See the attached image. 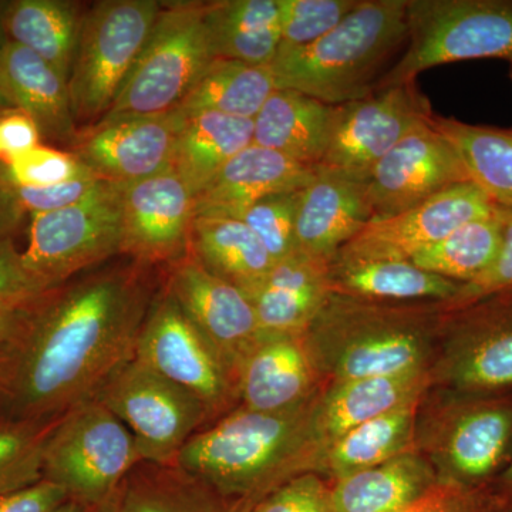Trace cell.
<instances>
[{"label": "cell", "mask_w": 512, "mask_h": 512, "mask_svg": "<svg viewBox=\"0 0 512 512\" xmlns=\"http://www.w3.org/2000/svg\"><path fill=\"white\" fill-rule=\"evenodd\" d=\"M150 308L133 268L94 272L45 293L0 349V420L52 421L133 359Z\"/></svg>", "instance_id": "6da1fadb"}, {"label": "cell", "mask_w": 512, "mask_h": 512, "mask_svg": "<svg viewBox=\"0 0 512 512\" xmlns=\"http://www.w3.org/2000/svg\"><path fill=\"white\" fill-rule=\"evenodd\" d=\"M315 406L309 400L278 413L241 407L197 431L171 468L210 493L259 500L311 463L319 444Z\"/></svg>", "instance_id": "7a4b0ae2"}, {"label": "cell", "mask_w": 512, "mask_h": 512, "mask_svg": "<svg viewBox=\"0 0 512 512\" xmlns=\"http://www.w3.org/2000/svg\"><path fill=\"white\" fill-rule=\"evenodd\" d=\"M443 309L437 302L366 301L332 293L305 332L315 366L335 383L406 375L424 369Z\"/></svg>", "instance_id": "3957f363"}, {"label": "cell", "mask_w": 512, "mask_h": 512, "mask_svg": "<svg viewBox=\"0 0 512 512\" xmlns=\"http://www.w3.org/2000/svg\"><path fill=\"white\" fill-rule=\"evenodd\" d=\"M407 0H359L328 35L299 49H278V89L340 106L375 93L376 74L406 45Z\"/></svg>", "instance_id": "277c9868"}, {"label": "cell", "mask_w": 512, "mask_h": 512, "mask_svg": "<svg viewBox=\"0 0 512 512\" xmlns=\"http://www.w3.org/2000/svg\"><path fill=\"white\" fill-rule=\"evenodd\" d=\"M406 25L403 55L375 92L416 83L441 64L512 59V0H407Z\"/></svg>", "instance_id": "5b68a950"}, {"label": "cell", "mask_w": 512, "mask_h": 512, "mask_svg": "<svg viewBox=\"0 0 512 512\" xmlns=\"http://www.w3.org/2000/svg\"><path fill=\"white\" fill-rule=\"evenodd\" d=\"M141 461L136 440L99 400H87L57 419L47 437L43 480L69 500L94 508L119 491Z\"/></svg>", "instance_id": "8992f818"}, {"label": "cell", "mask_w": 512, "mask_h": 512, "mask_svg": "<svg viewBox=\"0 0 512 512\" xmlns=\"http://www.w3.org/2000/svg\"><path fill=\"white\" fill-rule=\"evenodd\" d=\"M160 10L157 0H103L86 10L69 79L77 127L109 113Z\"/></svg>", "instance_id": "52a82bcc"}, {"label": "cell", "mask_w": 512, "mask_h": 512, "mask_svg": "<svg viewBox=\"0 0 512 512\" xmlns=\"http://www.w3.org/2000/svg\"><path fill=\"white\" fill-rule=\"evenodd\" d=\"M205 2H161L156 23L104 117L170 113L212 62Z\"/></svg>", "instance_id": "ba28073f"}, {"label": "cell", "mask_w": 512, "mask_h": 512, "mask_svg": "<svg viewBox=\"0 0 512 512\" xmlns=\"http://www.w3.org/2000/svg\"><path fill=\"white\" fill-rule=\"evenodd\" d=\"M121 185L101 181L83 200L60 210L30 215L23 261L49 289L79 272L121 255Z\"/></svg>", "instance_id": "9c48e42d"}, {"label": "cell", "mask_w": 512, "mask_h": 512, "mask_svg": "<svg viewBox=\"0 0 512 512\" xmlns=\"http://www.w3.org/2000/svg\"><path fill=\"white\" fill-rule=\"evenodd\" d=\"M99 400L136 440L141 461L173 467L175 458L210 416L198 397L136 357L100 387Z\"/></svg>", "instance_id": "30bf717a"}, {"label": "cell", "mask_w": 512, "mask_h": 512, "mask_svg": "<svg viewBox=\"0 0 512 512\" xmlns=\"http://www.w3.org/2000/svg\"><path fill=\"white\" fill-rule=\"evenodd\" d=\"M431 114L416 83L333 106L328 144L315 170L365 183L375 165Z\"/></svg>", "instance_id": "8fae6325"}, {"label": "cell", "mask_w": 512, "mask_h": 512, "mask_svg": "<svg viewBox=\"0 0 512 512\" xmlns=\"http://www.w3.org/2000/svg\"><path fill=\"white\" fill-rule=\"evenodd\" d=\"M134 357L198 397L210 416L237 394L220 356L167 289L150 303Z\"/></svg>", "instance_id": "7c38bea8"}, {"label": "cell", "mask_w": 512, "mask_h": 512, "mask_svg": "<svg viewBox=\"0 0 512 512\" xmlns=\"http://www.w3.org/2000/svg\"><path fill=\"white\" fill-rule=\"evenodd\" d=\"M498 210L478 185L457 184L409 210L370 221L333 262L412 261L461 225Z\"/></svg>", "instance_id": "4fadbf2b"}, {"label": "cell", "mask_w": 512, "mask_h": 512, "mask_svg": "<svg viewBox=\"0 0 512 512\" xmlns=\"http://www.w3.org/2000/svg\"><path fill=\"white\" fill-rule=\"evenodd\" d=\"M430 117L386 154L363 183L372 220L399 214L471 181L460 154L431 126Z\"/></svg>", "instance_id": "5bb4252c"}, {"label": "cell", "mask_w": 512, "mask_h": 512, "mask_svg": "<svg viewBox=\"0 0 512 512\" xmlns=\"http://www.w3.org/2000/svg\"><path fill=\"white\" fill-rule=\"evenodd\" d=\"M183 121L175 111L103 117L79 131L67 151L97 180L116 185L137 183L171 168Z\"/></svg>", "instance_id": "9a60e30c"}, {"label": "cell", "mask_w": 512, "mask_h": 512, "mask_svg": "<svg viewBox=\"0 0 512 512\" xmlns=\"http://www.w3.org/2000/svg\"><path fill=\"white\" fill-rule=\"evenodd\" d=\"M451 316L448 383L464 399H503L512 392V292L491 296Z\"/></svg>", "instance_id": "2e32d148"}, {"label": "cell", "mask_w": 512, "mask_h": 512, "mask_svg": "<svg viewBox=\"0 0 512 512\" xmlns=\"http://www.w3.org/2000/svg\"><path fill=\"white\" fill-rule=\"evenodd\" d=\"M167 291L220 356L235 384L262 330L247 293L202 268L190 254L174 262Z\"/></svg>", "instance_id": "e0dca14e"}, {"label": "cell", "mask_w": 512, "mask_h": 512, "mask_svg": "<svg viewBox=\"0 0 512 512\" xmlns=\"http://www.w3.org/2000/svg\"><path fill=\"white\" fill-rule=\"evenodd\" d=\"M123 249L137 261L177 262L188 254L195 194L173 168L121 185Z\"/></svg>", "instance_id": "ac0fdd59"}, {"label": "cell", "mask_w": 512, "mask_h": 512, "mask_svg": "<svg viewBox=\"0 0 512 512\" xmlns=\"http://www.w3.org/2000/svg\"><path fill=\"white\" fill-rule=\"evenodd\" d=\"M316 366L303 335L262 332L235 379L242 407L278 413L312 400Z\"/></svg>", "instance_id": "d6986e66"}, {"label": "cell", "mask_w": 512, "mask_h": 512, "mask_svg": "<svg viewBox=\"0 0 512 512\" xmlns=\"http://www.w3.org/2000/svg\"><path fill=\"white\" fill-rule=\"evenodd\" d=\"M443 457L456 483L487 487L512 460V397L464 399L451 414Z\"/></svg>", "instance_id": "ffe728a7"}, {"label": "cell", "mask_w": 512, "mask_h": 512, "mask_svg": "<svg viewBox=\"0 0 512 512\" xmlns=\"http://www.w3.org/2000/svg\"><path fill=\"white\" fill-rule=\"evenodd\" d=\"M370 220L365 184L315 170L296 212L298 251L330 265Z\"/></svg>", "instance_id": "44dd1931"}, {"label": "cell", "mask_w": 512, "mask_h": 512, "mask_svg": "<svg viewBox=\"0 0 512 512\" xmlns=\"http://www.w3.org/2000/svg\"><path fill=\"white\" fill-rule=\"evenodd\" d=\"M313 175V168L252 143L232 157L195 197V217L237 218L269 195L303 190Z\"/></svg>", "instance_id": "7402d4cb"}, {"label": "cell", "mask_w": 512, "mask_h": 512, "mask_svg": "<svg viewBox=\"0 0 512 512\" xmlns=\"http://www.w3.org/2000/svg\"><path fill=\"white\" fill-rule=\"evenodd\" d=\"M0 92L35 121L42 140L69 150L79 134L69 82L32 50L0 43Z\"/></svg>", "instance_id": "603a6c76"}, {"label": "cell", "mask_w": 512, "mask_h": 512, "mask_svg": "<svg viewBox=\"0 0 512 512\" xmlns=\"http://www.w3.org/2000/svg\"><path fill=\"white\" fill-rule=\"evenodd\" d=\"M330 265L296 252L275 262L251 295L259 328L276 335H305L332 295Z\"/></svg>", "instance_id": "cb8c5ba5"}, {"label": "cell", "mask_w": 512, "mask_h": 512, "mask_svg": "<svg viewBox=\"0 0 512 512\" xmlns=\"http://www.w3.org/2000/svg\"><path fill=\"white\" fill-rule=\"evenodd\" d=\"M427 384L429 375L424 369L335 383L315 406V433L322 451L359 424L419 402Z\"/></svg>", "instance_id": "d4e9b609"}, {"label": "cell", "mask_w": 512, "mask_h": 512, "mask_svg": "<svg viewBox=\"0 0 512 512\" xmlns=\"http://www.w3.org/2000/svg\"><path fill=\"white\" fill-rule=\"evenodd\" d=\"M204 26L214 60L271 66L281 45L278 0L205 2Z\"/></svg>", "instance_id": "484cf974"}, {"label": "cell", "mask_w": 512, "mask_h": 512, "mask_svg": "<svg viewBox=\"0 0 512 512\" xmlns=\"http://www.w3.org/2000/svg\"><path fill=\"white\" fill-rule=\"evenodd\" d=\"M332 114L333 106L306 94L275 90L254 119V144L315 170L325 154Z\"/></svg>", "instance_id": "4316f807"}, {"label": "cell", "mask_w": 512, "mask_h": 512, "mask_svg": "<svg viewBox=\"0 0 512 512\" xmlns=\"http://www.w3.org/2000/svg\"><path fill=\"white\" fill-rule=\"evenodd\" d=\"M86 10L72 0H8L3 36L32 50L69 82Z\"/></svg>", "instance_id": "83f0119b"}, {"label": "cell", "mask_w": 512, "mask_h": 512, "mask_svg": "<svg viewBox=\"0 0 512 512\" xmlns=\"http://www.w3.org/2000/svg\"><path fill=\"white\" fill-rule=\"evenodd\" d=\"M188 254L210 274L248 296L275 264L251 228L237 218L195 217Z\"/></svg>", "instance_id": "f1b7e54d"}, {"label": "cell", "mask_w": 512, "mask_h": 512, "mask_svg": "<svg viewBox=\"0 0 512 512\" xmlns=\"http://www.w3.org/2000/svg\"><path fill=\"white\" fill-rule=\"evenodd\" d=\"M332 292L366 301L412 303L450 302L461 285L424 271L412 261L333 262Z\"/></svg>", "instance_id": "f546056e"}, {"label": "cell", "mask_w": 512, "mask_h": 512, "mask_svg": "<svg viewBox=\"0 0 512 512\" xmlns=\"http://www.w3.org/2000/svg\"><path fill=\"white\" fill-rule=\"evenodd\" d=\"M183 120L171 168L197 197L232 157L254 143V120L214 111Z\"/></svg>", "instance_id": "4dcf8cb0"}, {"label": "cell", "mask_w": 512, "mask_h": 512, "mask_svg": "<svg viewBox=\"0 0 512 512\" xmlns=\"http://www.w3.org/2000/svg\"><path fill=\"white\" fill-rule=\"evenodd\" d=\"M433 485V471L406 453L380 466L339 478L332 488L335 512H404Z\"/></svg>", "instance_id": "1f68e13d"}, {"label": "cell", "mask_w": 512, "mask_h": 512, "mask_svg": "<svg viewBox=\"0 0 512 512\" xmlns=\"http://www.w3.org/2000/svg\"><path fill=\"white\" fill-rule=\"evenodd\" d=\"M275 90H278V84L271 66L215 59L173 111L181 119L214 111L238 119L254 120Z\"/></svg>", "instance_id": "d6a6232c"}, {"label": "cell", "mask_w": 512, "mask_h": 512, "mask_svg": "<svg viewBox=\"0 0 512 512\" xmlns=\"http://www.w3.org/2000/svg\"><path fill=\"white\" fill-rule=\"evenodd\" d=\"M417 404L410 403L359 424L323 448L322 463L336 480L407 453L413 441Z\"/></svg>", "instance_id": "836d02e7"}, {"label": "cell", "mask_w": 512, "mask_h": 512, "mask_svg": "<svg viewBox=\"0 0 512 512\" xmlns=\"http://www.w3.org/2000/svg\"><path fill=\"white\" fill-rule=\"evenodd\" d=\"M430 123L456 148L471 183L498 207L512 210V128L474 126L436 114Z\"/></svg>", "instance_id": "e575fe53"}, {"label": "cell", "mask_w": 512, "mask_h": 512, "mask_svg": "<svg viewBox=\"0 0 512 512\" xmlns=\"http://www.w3.org/2000/svg\"><path fill=\"white\" fill-rule=\"evenodd\" d=\"M503 239V208L491 217L461 225L412 259L414 265L448 281L468 284L493 264Z\"/></svg>", "instance_id": "d590c367"}, {"label": "cell", "mask_w": 512, "mask_h": 512, "mask_svg": "<svg viewBox=\"0 0 512 512\" xmlns=\"http://www.w3.org/2000/svg\"><path fill=\"white\" fill-rule=\"evenodd\" d=\"M52 421L0 420V495L43 480V456Z\"/></svg>", "instance_id": "8d00e7d4"}, {"label": "cell", "mask_w": 512, "mask_h": 512, "mask_svg": "<svg viewBox=\"0 0 512 512\" xmlns=\"http://www.w3.org/2000/svg\"><path fill=\"white\" fill-rule=\"evenodd\" d=\"M210 491L174 470L123 485L121 512H224Z\"/></svg>", "instance_id": "74e56055"}, {"label": "cell", "mask_w": 512, "mask_h": 512, "mask_svg": "<svg viewBox=\"0 0 512 512\" xmlns=\"http://www.w3.org/2000/svg\"><path fill=\"white\" fill-rule=\"evenodd\" d=\"M96 178L73 154L37 146L20 156L0 158V187L45 188Z\"/></svg>", "instance_id": "f35d334b"}, {"label": "cell", "mask_w": 512, "mask_h": 512, "mask_svg": "<svg viewBox=\"0 0 512 512\" xmlns=\"http://www.w3.org/2000/svg\"><path fill=\"white\" fill-rule=\"evenodd\" d=\"M301 191L269 195L256 201L237 217L251 228L274 262L284 261L299 252L296 245V212Z\"/></svg>", "instance_id": "ab89813d"}, {"label": "cell", "mask_w": 512, "mask_h": 512, "mask_svg": "<svg viewBox=\"0 0 512 512\" xmlns=\"http://www.w3.org/2000/svg\"><path fill=\"white\" fill-rule=\"evenodd\" d=\"M359 0H278L279 49H299L328 35L356 8Z\"/></svg>", "instance_id": "60d3db41"}, {"label": "cell", "mask_w": 512, "mask_h": 512, "mask_svg": "<svg viewBox=\"0 0 512 512\" xmlns=\"http://www.w3.org/2000/svg\"><path fill=\"white\" fill-rule=\"evenodd\" d=\"M512 292V210L503 208V239L490 268L468 284L450 302L443 303L444 313L460 311L491 296Z\"/></svg>", "instance_id": "b9f144b4"}, {"label": "cell", "mask_w": 512, "mask_h": 512, "mask_svg": "<svg viewBox=\"0 0 512 512\" xmlns=\"http://www.w3.org/2000/svg\"><path fill=\"white\" fill-rule=\"evenodd\" d=\"M245 512H335L332 488L315 474H298L256 500Z\"/></svg>", "instance_id": "7bdbcfd3"}, {"label": "cell", "mask_w": 512, "mask_h": 512, "mask_svg": "<svg viewBox=\"0 0 512 512\" xmlns=\"http://www.w3.org/2000/svg\"><path fill=\"white\" fill-rule=\"evenodd\" d=\"M49 291L52 289L29 271L15 239H3L0 242V306H29Z\"/></svg>", "instance_id": "ee69618b"}, {"label": "cell", "mask_w": 512, "mask_h": 512, "mask_svg": "<svg viewBox=\"0 0 512 512\" xmlns=\"http://www.w3.org/2000/svg\"><path fill=\"white\" fill-rule=\"evenodd\" d=\"M101 183L97 178L72 181V183L53 185L45 188H20L2 185L0 192L10 198L25 214H40L69 207L83 200L86 195Z\"/></svg>", "instance_id": "f6af8a7d"}, {"label": "cell", "mask_w": 512, "mask_h": 512, "mask_svg": "<svg viewBox=\"0 0 512 512\" xmlns=\"http://www.w3.org/2000/svg\"><path fill=\"white\" fill-rule=\"evenodd\" d=\"M39 128L28 114L12 109L0 116V158L20 156L40 146Z\"/></svg>", "instance_id": "bcb514c9"}, {"label": "cell", "mask_w": 512, "mask_h": 512, "mask_svg": "<svg viewBox=\"0 0 512 512\" xmlns=\"http://www.w3.org/2000/svg\"><path fill=\"white\" fill-rule=\"evenodd\" d=\"M67 500L63 488L42 480L32 487L0 495V512H52Z\"/></svg>", "instance_id": "7dc6e473"}, {"label": "cell", "mask_w": 512, "mask_h": 512, "mask_svg": "<svg viewBox=\"0 0 512 512\" xmlns=\"http://www.w3.org/2000/svg\"><path fill=\"white\" fill-rule=\"evenodd\" d=\"M29 306H0V349L18 336Z\"/></svg>", "instance_id": "c3c4849f"}, {"label": "cell", "mask_w": 512, "mask_h": 512, "mask_svg": "<svg viewBox=\"0 0 512 512\" xmlns=\"http://www.w3.org/2000/svg\"><path fill=\"white\" fill-rule=\"evenodd\" d=\"M25 215L15 202L0 192V242L13 237Z\"/></svg>", "instance_id": "681fc988"}, {"label": "cell", "mask_w": 512, "mask_h": 512, "mask_svg": "<svg viewBox=\"0 0 512 512\" xmlns=\"http://www.w3.org/2000/svg\"><path fill=\"white\" fill-rule=\"evenodd\" d=\"M495 497L500 501L503 511L512 512V460L503 473L497 477L495 487L491 488Z\"/></svg>", "instance_id": "f907efd6"}, {"label": "cell", "mask_w": 512, "mask_h": 512, "mask_svg": "<svg viewBox=\"0 0 512 512\" xmlns=\"http://www.w3.org/2000/svg\"><path fill=\"white\" fill-rule=\"evenodd\" d=\"M121 500H123V487L107 498L104 503L94 507L92 512H121Z\"/></svg>", "instance_id": "816d5d0a"}, {"label": "cell", "mask_w": 512, "mask_h": 512, "mask_svg": "<svg viewBox=\"0 0 512 512\" xmlns=\"http://www.w3.org/2000/svg\"><path fill=\"white\" fill-rule=\"evenodd\" d=\"M93 508L87 507L79 501L67 500L66 503L59 505L52 512H92Z\"/></svg>", "instance_id": "f5cc1de1"}, {"label": "cell", "mask_w": 512, "mask_h": 512, "mask_svg": "<svg viewBox=\"0 0 512 512\" xmlns=\"http://www.w3.org/2000/svg\"><path fill=\"white\" fill-rule=\"evenodd\" d=\"M13 106L9 103L8 99H6L5 96H3L2 92H0V116H2L3 113H6V111L12 110Z\"/></svg>", "instance_id": "db71d44e"}, {"label": "cell", "mask_w": 512, "mask_h": 512, "mask_svg": "<svg viewBox=\"0 0 512 512\" xmlns=\"http://www.w3.org/2000/svg\"><path fill=\"white\" fill-rule=\"evenodd\" d=\"M6 5H8V0H0V43L5 40V36H3V26H2V19H3V12H5Z\"/></svg>", "instance_id": "11a10c76"}, {"label": "cell", "mask_w": 512, "mask_h": 512, "mask_svg": "<svg viewBox=\"0 0 512 512\" xmlns=\"http://www.w3.org/2000/svg\"><path fill=\"white\" fill-rule=\"evenodd\" d=\"M511 63V77H512V59L510 60Z\"/></svg>", "instance_id": "9f6ffc18"}, {"label": "cell", "mask_w": 512, "mask_h": 512, "mask_svg": "<svg viewBox=\"0 0 512 512\" xmlns=\"http://www.w3.org/2000/svg\"><path fill=\"white\" fill-rule=\"evenodd\" d=\"M0 157H2V153H0Z\"/></svg>", "instance_id": "6f0895ef"}, {"label": "cell", "mask_w": 512, "mask_h": 512, "mask_svg": "<svg viewBox=\"0 0 512 512\" xmlns=\"http://www.w3.org/2000/svg\"><path fill=\"white\" fill-rule=\"evenodd\" d=\"M501 512H507V511H501Z\"/></svg>", "instance_id": "680465c9"}]
</instances>
